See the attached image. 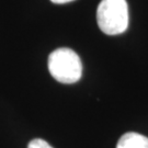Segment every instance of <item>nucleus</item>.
<instances>
[{
	"label": "nucleus",
	"mask_w": 148,
	"mask_h": 148,
	"mask_svg": "<svg viewBox=\"0 0 148 148\" xmlns=\"http://www.w3.org/2000/svg\"><path fill=\"white\" fill-rule=\"evenodd\" d=\"M48 70L54 79L60 84H75L81 78L82 64L75 51L60 47L49 55Z\"/></svg>",
	"instance_id": "nucleus-1"
},
{
	"label": "nucleus",
	"mask_w": 148,
	"mask_h": 148,
	"mask_svg": "<svg viewBox=\"0 0 148 148\" xmlns=\"http://www.w3.org/2000/svg\"><path fill=\"white\" fill-rule=\"evenodd\" d=\"M97 22L108 35H117L128 27V7L126 0H102L97 9Z\"/></svg>",
	"instance_id": "nucleus-2"
},
{
	"label": "nucleus",
	"mask_w": 148,
	"mask_h": 148,
	"mask_svg": "<svg viewBox=\"0 0 148 148\" xmlns=\"http://www.w3.org/2000/svg\"><path fill=\"white\" fill-rule=\"evenodd\" d=\"M116 148H148V137L138 133H125L119 139Z\"/></svg>",
	"instance_id": "nucleus-3"
},
{
	"label": "nucleus",
	"mask_w": 148,
	"mask_h": 148,
	"mask_svg": "<svg viewBox=\"0 0 148 148\" xmlns=\"http://www.w3.org/2000/svg\"><path fill=\"white\" fill-rule=\"evenodd\" d=\"M27 148H53L49 144L41 138H35V139H32L31 142L27 145Z\"/></svg>",
	"instance_id": "nucleus-4"
},
{
	"label": "nucleus",
	"mask_w": 148,
	"mask_h": 148,
	"mask_svg": "<svg viewBox=\"0 0 148 148\" xmlns=\"http://www.w3.org/2000/svg\"><path fill=\"white\" fill-rule=\"evenodd\" d=\"M53 3H57V5H63V3H68V2H71V1H75V0H51Z\"/></svg>",
	"instance_id": "nucleus-5"
}]
</instances>
